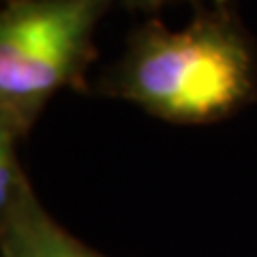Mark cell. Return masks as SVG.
<instances>
[{"label":"cell","instance_id":"1","mask_svg":"<svg viewBox=\"0 0 257 257\" xmlns=\"http://www.w3.org/2000/svg\"><path fill=\"white\" fill-rule=\"evenodd\" d=\"M96 92L135 103L176 124H210L257 94V58L229 5L197 7L187 26L142 24Z\"/></svg>","mask_w":257,"mask_h":257},{"label":"cell","instance_id":"2","mask_svg":"<svg viewBox=\"0 0 257 257\" xmlns=\"http://www.w3.org/2000/svg\"><path fill=\"white\" fill-rule=\"evenodd\" d=\"M114 0H9L0 13V128L24 138L64 86L84 88L92 35Z\"/></svg>","mask_w":257,"mask_h":257},{"label":"cell","instance_id":"3","mask_svg":"<svg viewBox=\"0 0 257 257\" xmlns=\"http://www.w3.org/2000/svg\"><path fill=\"white\" fill-rule=\"evenodd\" d=\"M0 248L3 257H105L45 212L22 172L0 187Z\"/></svg>","mask_w":257,"mask_h":257},{"label":"cell","instance_id":"4","mask_svg":"<svg viewBox=\"0 0 257 257\" xmlns=\"http://www.w3.org/2000/svg\"><path fill=\"white\" fill-rule=\"evenodd\" d=\"M118 3L138 11H159L174 3H191L195 7H208V5H229V0H118Z\"/></svg>","mask_w":257,"mask_h":257}]
</instances>
